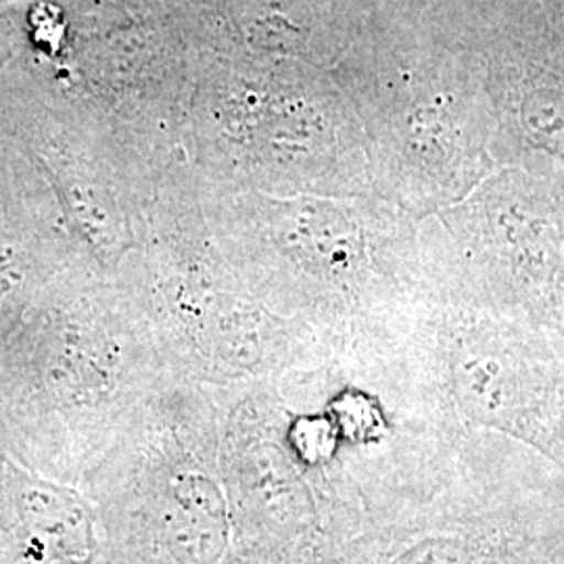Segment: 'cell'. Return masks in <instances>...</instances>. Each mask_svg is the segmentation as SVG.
<instances>
[{
  "label": "cell",
  "mask_w": 564,
  "mask_h": 564,
  "mask_svg": "<svg viewBox=\"0 0 564 564\" xmlns=\"http://www.w3.org/2000/svg\"><path fill=\"white\" fill-rule=\"evenodd\" d=\"M339 564H564V475L523 445L473 435L440 489L387 508Z\"/></svg>",
  "instance_id": "obj_1"
},
{
  "label": "cell",
  "mask_w": 564,
  "mask_h": 564,
  "mask_svg": "<svg viewBox=\"0 0 564 564\" xmlns=\"http://www.w3.org/2000/svg\"><path fill=\"white\" fill-rule=\"evenodd\" d=\"M421 408L452 444L498 435L564 475V358L538 326L444 303L424 326Z\"/></svg>",
  "instance_id": "obj_2"
},
{
  "label": "cell",
  "mask_w": 564,
  "mask_h": 564,
  "mask_svg": "<svg viewBox=\"0 0 564 564\" xmlns=\"http://www.w3.org/2000/svg\"><path fill=\"white\" fill-rule=\"evenodd\" d=\"M284 242L297 262L330 281H345L362 265L358 226L330 205L303 203L293 207L284 220Z\"/></svg>",
  "instance_id": "obj_3"
},
{
  "label": "cell",
  "mask_w": 564,
  "mask_h": 564,
  "mask_svg": "<svg viewBox=\"0 0 564 564\" xmlns=\"http://www.w3.org/2000/svg\"><path fill=\"white\" fill-rule=\"evenodd\" d=\"M162 540L178 564H216L226 547L224 502L218 487L199 475L182 477L163 510Z\"/></svg>",
  "instance_id": "obj_4"
},
{
  "label": "cell",
  "mask_w": 564,
  "mask_h": 564,
  "mask_svg": "<svg viewBox=\"0 0 564 564\" xmlns=\"http://www.w3.org/2000/svg\"><path fill=\"white\" fill-rule=\"evenodd\" d=\"M23 523L42 547L67 561H80L93 550V517L80 500L59 487L25 485L20 494Z\"/></svg>",
  "instance_id": "obj_5"
}]
</instances>
